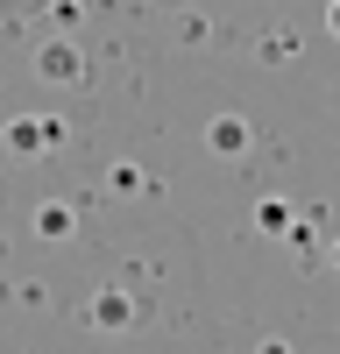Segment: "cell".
I'll return each mask as SVG.
<instances>
[]
</instances>
